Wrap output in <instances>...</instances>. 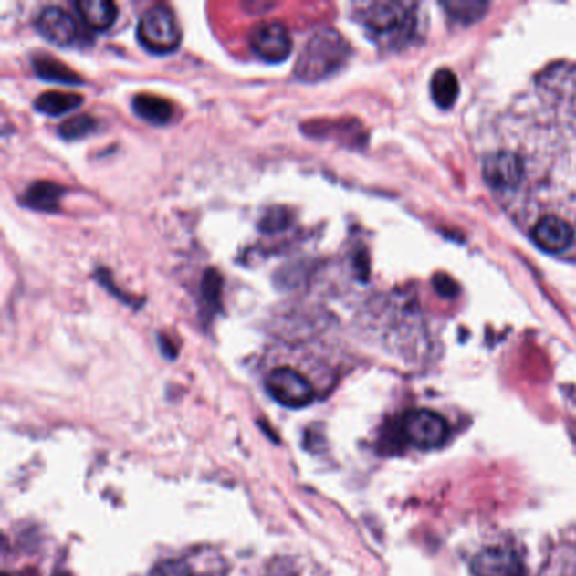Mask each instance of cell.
Here are the masks:
<instances>
[{"label": "cell", "mask_w": 576, "mask_h": 576, "mask_svg": "<svg viewBox=\"0 0 576 576\" xmlns=\"http://www.w3.org/2000/svg\"><path fill=\"white\" fill-rule=\"evenodd\" d=\"M97 129V119L89 113H79L58 125V136L67 141H77L87 137Z\"/></svg>", "instance_id": "cell-18"}, {"label": "cell", "mask_w": 576, "mask_h": 576, "mask_svg": "<svg viewBox=\"0 0 576 576\" xmlns=\"http://www.w3.org/2000/svg\"><path fill=\"white\" fill-rule=\"evenodd\" d=\"M482 174L494 190H516L524 176V164L516 152L497 151L484 159Z\"/></svg>", "instance_id": "cell-7"}, {"label": "cell", "mask_w": 576, "mask_h": 576, "mask_svg": "<svg viewBox=\"0 0 576 576\" xmlns=\"http://www.w3.org/2000/svg\"><path fill=\"white\" fill-rule=\"evenodd\" d=\"M431 95L441 109H452L460 95V83L452 69L441 68L431 79Z\"/></svg>", "instance_id": "cell-14"}, {"label": "cell", "mask_w": 576, "mask_h": 576, "mask_svg": "<svg viewBox=\"0 0 576 576\" xmlns=\"http://www.w3.org/2000/svg\"><path fill=\"white\" fill-rule=\"evenodd\" d=\"M359 19L372 35L389 37L411 26V5L403 2H373L359 12Z\"/></svg>", "instance_id": "cell-5"}, {"label": "cell", "mask_w": 576, "mask_h": 576, "mask_svg": "<svg viewBox=\"0 0 576 576\" xmlns=\"http://www.w3.org/2000/svg\"><path fill=\"white\" fill-rule=\"evenodd\" d=\"M470 570L474 576H526L519 554L500 546L486 548L475 554Z\"/></svg>", "instance_id": "cell-9"}, {"label": "cell", "mask_w": 576, "mask_h": 576, "mask_svg": "<svg viewBox=\"0 0 576 576\" xmlns=\"http://www.w3.org/2000/svg\"><path fill=\"white\" fill-rule=\"evenodd\" d=\"M151 576H193L192 566L184 560H166L152 568Z\"/></svg>", "instance_id": "cell-19"}, {"label": "cell", "mask_w": 576, "mask_h": 576, "mask_svg": "<svg viewBox=\"0 0 576 576\" xmlns=\"http://www.w3.org/2000/svg\"><path fill=\"white\" fill-rule=\"evenodd\" d=\"M278 212V208H274L271 210L267 215L262 218V222H260V226L266 230V232H278L279 228H284V226L288 225V218H286V210L281 208V212H279V215L276 214Z\"/></svg>", "instance_id": "cell-22"}, {"label": "cell", "mask_w": 576, "mask_h": 576, "mask_svg": "<svg viewBox=\"0 0 576 576\" xmlns=\"http://www.w3.org/2000/svg\"><path fill=\"white\" fill-rule=\"evenodd\" d=\"M132 109L142 120L154 125L168 124L174 115L173 105L166 99L152 93L136 95L132 100Z\"/></svg>", "instance_id": "cell-13"}, {"label": "cell", "mask_w": 576, "mask_h": 576, "mask_svg": "<svg viewBox=\"0 0 576 576\" xmlns=\"http://www.w3.org/2000/svg\"><path fill=\"white\" fill-rule=\"evenodd\" d=\"M441 5L455 21L464 24L478 21L488 9V4L480 0H448V2H443Z\"/></svg>", "instance_id": "cell-17"}, {"label": "cell", "mask_w": 576, "mask_h": 576, "mask_svg": "<svg viewBox=\"0 0 576 576\" xmlns=\"http://www.w3.org/2000/svg\"><path fill=\"white\" fill-rule=\"evenodd\" d=\"M33 69H35L36 75L39 79H47V81L69 83V85L81 83V79L73 69H69V67L63 65L61 61H58L55 58L47 57L46 53H41V55L33 58Z\"/></svg>", "instance_id": "cell-16"}, {"label": "cell", "mask_w": 576, "mask_h": 576, "mask_svg": "<svg viewBox=\"0 0 576 576\" xmlns=\"http://www.w3.org/2000/svg\"><path fill=\"white\" fill-rule=\"evenodd\" d=\"M36 29L46 41L67 47L79 41V24L68 12L58 5H46L36 16Z\"/></svg>", "instance_id": "cell-8"}, {"label": "cell", "mask_w": 576, "mask_h": 576, "mask_svg": "<svg viewBox=\"0 0 576 576\" xmlns=\"http://www.w3.org/2000/svg\"><path fill=\"white\" fill-rule=\"evenodd\" d=\"M55 576H69V575H67V573H59V575H55Z\"/></svg>", "instance_id": "cell-23"}, {"label": "cell", "mask_w": 576, "mask_h": 576, "mask_svg": "<svg viewBox=\"0 0 576 576\" xmlns=\"http://www.w3.org/2000/svg\"><path fill=\"white\" fill-rule=\"evenodd\" d=\"M433 286L443 298H455L456 294L460 293L458 284L455 283L452 278L448 274H445V272H440V274H436L433 278Z\"/></svg>", "instance_id": "cell-21"}, {"label": "cell", "mask_w": 576, "mask_h": 576, "mask_svg": "<svg viewBox=\"0 0 576 576\" xmlns=\"http://www.w3.org/2000/svg\"><path fill=\"white\" fill-rule=\"evenodd\" d=\"M252 51L267 63H281L293 51V39L288 27L279 21H262L250 29Z\"/></svg>", "instance_id": "cell-6"}, {"label": "cell", "mask_w": 576, "mask_h": 576, "mask_svg": "<svg viewBox=\"0 0 576 576\" xmlns=\"http://www.w3.org/2000/svg\"><path fill=\"white\" fill-rule=\"evenodd\" d=\"M137 39L154 55H168L178 49L181 29L168 5L156 4L142 12L137 23Z\"/></svg>", "instance_id": "cell-2"}, {"label": "cell", "mask_w": 576, "mask_h": 576, "mask_svg": "<svg viewBox=\"0 0 576 576\" xmlns=\"http://www.w3.org/2000/svg\"><path fill=\"white\" fill-rule=\"evenodd\" d=\"M575 230L561 216H542L541 220L532 228L534 244L551 254H560L573 244Z\"/></svg>", "instance_id": "cell-10"}, {"label": "cell", "mask_w": 576, "mask_h": 576, "mask_svg": "<svg viewBox=\"0 0 576 576\" xmlns=\"http://www.w3.org/2000/svg\"><path fill=\"white\" fill-rule=\"evenodd\" d=\"M266 389L276 403L289 409H303L315 403L311 381L293 367H276L266 375Z\"/></svg>", "instance_id": "cell-3"}, {"label": "cell", "mask_w": 576, "mask_h": 576, "mask_svg": "<svg viewBox=\"0 0 576 576\" xmlns=\"http://www.w3.org/2000/svg\"><path fill=\"white\" fill-rule=\"evenodd\" d=\"M401 430L414 448L424 452L440 448L450 435L448 423L438 413H433L430 409H416L406 413Z\"/></svg>", "instance_id": "cell-4"}, {"label": "cell", "mask_w": 576, "mask_h": 576, "mask_svg": "<svg viewBox=\"0 0 576 576\" xmlns=\"http://www.w3.org/2000/svg\"><path fill=\"white\" fill-rule=\"evenodd\" d=\"M81 21L93 31H105L117 21V5L112 0H79L75 4Z\"/></svg>", "instance_id": "cell-11"}, {"label": "cell", "mask_w": 576, "mask_h": 576, "mask_svg": "<svg viewBox=\"0 0 576 576\" xmlns=\"http://www.w3.org/2000/svg\"><path fill=\"white\" fill-rule=\"evenodd\" d=\"M81 103H83V97H79V93L51 90L41 93L36 99L35 109L37 112L57 117V115H63V113L77 109Z\"/></svg>", "instance_id": "cell-15"}, {"label": "cell", "mask_w": 576, "mask_h": 576, "mask_svg": "<svg viewBox=\"0 0 576 576\" xmlns=\"http://www.w3.org/2000/svg\"><path fill=\"white\" fill-rule=\"evenodd\" d=\"M220 289H222V278L218 272L210 269L204 278V301L215 308L220 301Z\"/></svg>", "instance_id": "cell-20"}, {"label": "cell", "mask_w": 576, "mask_h": 576, "mask_svg": "<svg viewBox=\"0 0 576 576\" xmlns=\"http://www.w3.org/2000/svg\"><path fill=\"white\" fill-rule=\"evenodd\" d=\"M2 576H9V575H7V573H4V575H2Z\"/></svg>", "instance_id": "cell-24"}, {"label": "cell", "mask_w": 576, "mask_h": 576, "mask_svg": "<svg viewBox=\"0 0 576 576\" xmlns=\"http://www.w3.org/2000/svg\"><path fill=\"white\" fill-rule=\"evenodd\" d=\"M65 188L53 181H36L23 196V204L37 212H58Z\"/></svg>", "instance_id": "cell-12"}, {"label": "cell", "mask_w": 576, "mask_h": 576, "mask_svg": "<svg viewBox=\"0 0 576 576\" xmlns=\"http://www.w3.org/2000/svg\"><path fill=\"white\" fill-rule=\"evenodd\" d=\"M351 57L347 39L333 27L318 29L306 41L294 67V75L306 83H315L337 73Z\"/></svg>", "instance_id": "cell-1"}]
</instances>
